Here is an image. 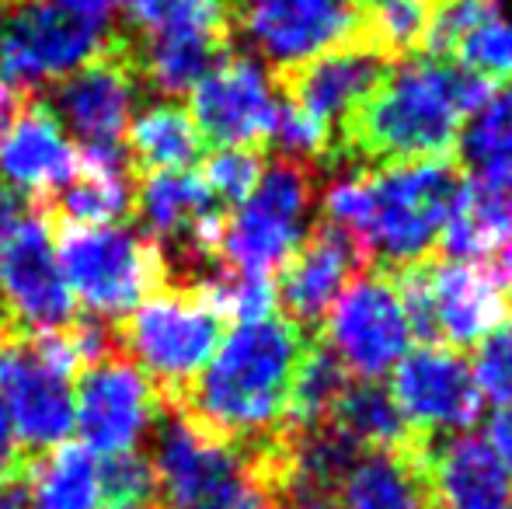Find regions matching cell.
I'll return each mask as SVG.
<instances>
[{
    "label": "cell",
    "instance_id": "cell-9",
    "mask_svg": "<svg viewBox=\"0 0 512 509\" xmlns=\"http://www.w3.org/2000/svg\"><path fill=\"white\" fill-rule=\"evenodd\" d=\"M46 91L49 95L42 102L53 109L56 123L81 143V154H126V129L133 123L143 84L119 28L112 25L102 53L91 56L84 67H77L74 74H67Z\"/></svg>",
    "mask_w": 512,
    "mask_h": 509
},
{
    "label": "cell",
    "instance_id": "cell-20",
    "mask_svg": "<svg viewBox=\"0 0 512 509\" xmlns=\"http://www.w3.org/2000/svg\"><path fill=\"white\" fill-rule=\"evenodd\" d=\"M425 475L436 509H512V478L481 436L432 433Z\"/></svg>",
    "mask_w": 512,
    "mask_h": 509
},
{
    "label": "cell",
    "instance_id": "cell-30",
    "mask_svg": "<svg viewBox=\"0 0 512 509\" xmlns=\"http://www.w3.org/2000/svg\"><path fill=\"white\" fill-rule=\"evenodd\" d=\"M471 370L481 398L495 401L499 408L512 405V318L478 342Z\"/></svg>",
    "mask_w": 512,
    "mask_h": 509
},
{
    "label": "cell",
    "instance_id": "cell-10",
    "mask_svg": "<svg viewBox=\"0 0 512 509\" xmlns=\"http://www.w3.org/2000/svg\"><path fill=\"white\" fill-rule=\"evenodd\" d=\"M317 339L342 360L352 381H380L411 346L398 286L384 269H363L324 318Z\"/></svg>",
    "mask_w": 512,
    "mask_h": 509
},
{
    "label": "cell",
    "instance_id": "cell-29",
    "mask_svg": "<svg viewBox=\"0 0 512 509\" xmlns=\"http://www.w3.org/2000/svg\"><path fill=\"white\" fill-rule=\"evenodd\" d=\"M265 168V154L262 150H244V147H223L216 154L206 157L203 164V182L209 185L216 199L223 206H241L251 196L258 175Z\"/></svg>",
    "mask_w": 512,
    "mask_h": 509
},
{
    "label": "cell",
    "instance_id": "cell-27",
    "mask_svg": "<svg viewBox=\"0 0 512 509\" xmlns=\"http://www.w3.org/2000/svg\"><path fill=\"white\" fill-rule=\"evenodd\" d=\"M492 21H499V4L495 0H446V4H436L429 14V28H425L418 56L453 63L464 39H471L478 28L492 25Z\"/></svg>",
    "mask_w": 512,
    "mask_h": 509
},
{
    "label": "cell",
    "instance_id": "cell-18",
    "mask_svg": "<svg viewBox=\"0 0 512 509\" xmlns=\"http://www.w3.org/2000/svg\"><path fill=\"white\" fill-rule=\"evenodd\" d=\"M391 398L418 433L471 429L481 415V391L464 353L446 346H415L394 363Z\"/></svg>",
    "mask_w": 512,
    "mask_h": 509
},
{
    "label": "cell",
    "instance_id": "cell-3",
    "mask_svg": "<svg viewBox=\"0 0 512 509\" xmlns=\"http://www.w3.org/2000/svg\"><path fill=\"white\" fill-rule=\"evenodd\" d=\"M359 175L366 182V220L359 227V241L373 269L394 272L436 255L453 199L464 182L460 157H436Z\"/></svg>",
    "mask_w": 512,
    "mask_h": 509
},
{
    "label": "cell",
    "instance_id": "cell-5",
    "mask_svg": "<svg viewBox=\"0 0 512 509\" xmlns=\"http://www.w3.org/2000/svg\"><path fill=\"white\" fill-rule=\"evenodd\" d=\"M63 276L91 318H122L168 286V265L140 227H53Z\"/></svg>",
    "mask_w": 512,
    "mask_h": 509
},
{
    "label": "cell",
    "instance_id": "cell-35",
    "mask_svg": "<svg viewBox=\"0 0 512 509\" xmlns=\"http://www.w3.org/2000/svg\"><path fill=\"white\" fill-rule=\"evenodd\" d=\"M32 496H28V471L0 482V509H28Z\"/></svg>",
    "mask_w": 512,
    "mask_h": 509
},
{
    "label": "cell",
    "instance_id": "cell-13",
    "mask_svg": "<svg viewBox=\"0 0 512 509\" xmlns=\"http://www.w3.org/2000/svg\"><path fill=\"white\" fill-rule=\"evenodd\" d=\"M77 374L81 381L74 394V426L81 429L84 447L102 454L136 450V443L161 419V391L122 353L88 363Z\"/></svg>",
    "mask_w": 512,
    "mask_h": 509
},
{
    "label": "cell",
    "instance_id": "cell-19",
    "mask_svg": "<svg viewBox=\"0 0 512 509\" xmlns=\"http://www.w3.org/2000/svg\"><path fill=\"white\" fill-rule=\"evenodd\" d=\"M81 168V150L56 123L42 95L21 98L0 116V182L21 199H46Z\"/></svg>",
    "mask_w": 512,
    "mask_h": 509
},
{
    "label": "cell",
    "instance_id": "cell-6",
    "mask_svg": "<svg viewBox=\"0 0 512 509\" xmlns=\"http://www.w3.org/2000/svg\"><path fill=\"white\" fill-rule=\"evenodd\" d=\"M112 25L53 0H0V95H42L105 49Z\"/></svg>",
    "mask_w": 512,
    "mask_h": 509
},
{
    "label": "cell",
    "instance_id": "cell-33",
    "mask_svg": "<svg viewBox=\"0 0 512 509\" xmlns=\"http://www.w3.org/2000/svg\"><path fill=\"white\" fill-rule=\"evenodd\" d=\"M488 447L495 450V457L502 461L506 475L512 478V405H502L488 422Z\"/></svg>",
    "mask_w": 512,
    "mask_h": 509
},
{
    "label": "cell",
    "instance_id": "cell-4",
    "mask_svg": "<svg viewBox=\"0 0 512 509\" xmlns=\"http://www.w3.org/2000/svg\"><path fill=\"white\" fill-rule=\"evenodd\" d=\"M227 314L199 286H164L115 325L119 353L143 370L161 398H175L213 360L227 332Z\"/></svg>",
    "mask_w": 512,
    "mask_h": 509
},
{
    "label": "cell",
    "instance_id": "cell-12",
    "mask_svg": "<svg viewBox=\"0 0 512 509\" xmlns=\"http://www.w3.org/2000/svg\"><path fill=\"white\" fill-rule=\"evenodd\" d=\"M432 346L467 353L488 332L512 318V286L495 258H443L425 262Z\"/></svg>",
    "mask_w": 512,
    "mask_h": 509
},
{
    "label": "cell",
    "instance_id": "cell-8",
    "mask_svg": "<svg viewBox=\"0 0 512 509\" xmlns=\"http://www.w3.org/2000/svg\"><path fill=\"white\" fill-rule=\"evenodd\" d=\"M81 370V356L70 328L49 335H25L7 360L0 387L11 426L25 454L39 457L60 447L74 429V391L70 381Z\"/></svg>",
    "mask_w": 512,
    "mask_h": 509
},
{
    "label": "cell",
    "instance_id": "cell-28",
    "mask_svg": "<svg viewBox=\"0 0 512 509\" xmlns=\"http://www.w3.org/2000/svg\"><path fill=\"white\" fill-rule=\"evenodd\" d=\"M102 475V506L105 509H133V506H154L157 482L154 464L140 450H122L108 454L105 464H98Z\"/></svg>",
    "mask_w": 512,
    "mask_h": 509
},
{
    "label": "cell",
    "instance_id": "cell-16",
    "mask_svg": "<svg viewBox=\"0 0 512 509\" xmlns=\"http://www.w3.org/2000/svg\"><path fill=\"white\" fill-rule=\"evenodd\" d=\"M363 269H370L363 241L328 220H317L276 269L279 279L272 286L283 318L317 339L335 300Z\"/></svg>",
    "mask_w": 512,
    "mask_h": 509
},
{
    "label": "cell",
    "instance_id": "cell-37",
    "mask_svg": "<svg viewBox=\"0 0 512 509\" xmlns=\"http://www.w3.org/2000/svg\"><path fill=\"white\" fill-rule=\"evenodd\" d=\"M286 509H342V506H338V499L321 496V499H300V503H290Z\"/></svg>",
    "mask_w": 512,
    "mask_h": 509
},
{
    "label": "cell",
    "instance_id": "cell-21",
    "mask_svg": "<svg viewBox=\"0 0 512 509\" xmlns=\"http://www.w3.org/2000/svg\"><path fill=\"white\" fill-rule=\"evenodd\" d=\"M415 433L401 450H359L338 485L342 509H436L425 475V440Z\"/></svg>",
    "mask_w": 512,
    "mask_h": 509
},
{
    "label": "cell",
    "instance_id": "cell-26",
    "mask_svg": "<svg viewBox=\"0 0 512 509\" xmlns=\"http://www.w3.org/2000/svg\"><path fill=\"white\" fill-rule=\"evenodd\" d=\"M363 18V35L370 46L384 49L394 60L418 56L429 28V0H352Z\"/></svg>",
    "mask_w": 512,
    "mask_h": 509
},
{
    "label": "cell",
    "instance_id": "cell-22",
    "mask_svg": "<svg viewBox=\"0 0 512 509\" xmlns=\"http://www.w3.org/2000/svg\"><path fill=\"white\" fill-rule=\"evenodd\" d=\"M206 140L178 102L147 105L126 129V157L136 178L157 171H189L203 161Z\"/></svg>",
    "mask_w": 512,
    "mask_h": 509
},
{
    "label": "cell",
    "instance_id": "cell-14",
    "mask_svg": "<svg viewBox=\"0 0 512 509\" xmlns=\"http://www.w3.org/2000/svg\"><path fill=\"white\" fill-rule=\"evenodd\" d=\"M237 32L272 63V74L328 49L366 42L352 0H237Z\"/></svg>",
    "mask_w": 512,
    "mask_h": 509
},
{
    "label": "cell",
    "instance_id": "cell-38",
    "mask_svg": "<svg viewBox=\"0 0 512 509\" xmlns=\"http://www.w3.org/2000/svg\"><path fill=\"white\" fill-rule=\"evenodd\" d=\"M429 4H432V7H436V4H446V0H429Z\"/></svg>",
    "mask_w": 512,
    "mask_h": 509
},
{
    "label": "cell",
    "instance_id": "cell-2",
    "mask_svg": "<svg viewBox=\"0 0 512 509\" xmlns=\"http://www.w3.org/2000/svg\"><path fill=\"white\" fill-rule=\"evenodd\" d=\"M314 335L300 332L283 314L244 321L220 342L213 360L192 377L185 391L168 398L196 429L230 447L272 436L283 426L297 370Z\"/></svg>",
    "mask_w": 512,
    "mask_h": 509
},
{
    "label": "cell",
    "instance_id": "cell-32",
    "mask_svg": "<svg viewBox=\"0 0 512 509\" xmlns=\"http://www.w3.org/2000/svg\"><path fill=\"white\" fill-rule=\"evenodd\" d=\"M28 464H32V454H25V447H21L18 433H14V426H11L4 398H0V482L14 475H25Z\"/></svg>",
    "mask_w": 512,
    "mask_h": 509
},
{
    "label": "cell",
    "instance_id": "cell-31",
    "mask_svg": "<svg viewBox=\"0 0 512 509\" xmlns=\"http://www.w3.org/2000/svg\"><path fill=\"white\" fill-rule=\"evenodd\" d=\"M453 63L474 70V74L492 77V81H512V28L502 25V21L478 28L471 39H464Z\"/></svg>",
    "mask_w": 512,
    "mask_h": 509
},
{
    "label": "cell",
    "instance_id": "cell-11",
    "mask_svg": "<svg viewBox=\"0 0 512 509\" xmlns=\"http://www.w3.org/2000/svg\"><path fill=\"white\" fill-rule=\"evenodd\" d=\"M77 300L56 255L53 224L28 213L0 241V314L21 335H49L74 325Z\"/></svg>",
    "mask_w": 512,
    "mask_h": 509
},
{
    "label": "cell",
    "instance_id": "cell-23",
    "mask_svg": "<svg viewBox=\"0 0 512 509\" xmlns=\"http://www.w3.org/2000/svg\"><path fill=\"white\" fill-rule=\"evenodd\" d=\"M35 509H105L98 457L84 443H60L28 464Z\"/></svg>",
    "mask_w": 512,
    "mask_h": 509
},
{
    "label": "cell",
    "instance_id": "cell-34",
    "mask_svg": "<svg viewBox=\"0 0 512 509\" xmlns=\"http://www.w3.org/2000/svg\"><path fill=\"white\" fill-rule=\"evenodd\" d=\"M53 4L67 7V11L81 14V18H91V21H102V25H115L112 14L122 0H53Z\"/></svg>",
    "mask_w": 512,
    "mask_h": 509
},
{
    "label": "cell",
    "instance_id": "cell-7",
    "mask_svg": "<svg viewBox=\"0 0 512 509\" xmlns=\"http://www.w3.org/2000/svg\"><path fill=\"white\" fill-rule=\"evenodd\" d=\"M314 175V164L283 154L262 168L251 196L227 213L220 241L223 269L272 279V272L307 234L304 224L317 192Z\"/></svg>",
    "mask_w": 512,
    "mask_h": 509
},
{
    "label": "cell",
    "instance_id": "cell-25",
    "mask_svg": "<svg viewBox=\"0 0 512 509\" xmlns=\"http://www.w3.org/2000/svg\"><path fill=\"white\" fill-rule=\"evenodd\" d=\"M115 25L126 35L199 32L234 42L237 0H126Z\"/></svg>",
    "mask_w": 512,
    "mask_h": 509
},
{
    "label": "cell",
    "instance_id": "cell-36",
    "mask_svg": "<svg viewBox=\"0 0 512 509\" xmlns=\"http://www.w3.org/2000/svg\"><path fill=\"white\" fill-rule=\"evenodd\" d=\"M25 339V335L18 332V328L11 325V321L0 314V374H4V367H7V360H11V353H14V346Z\"/></svg>",
    "mask_w": 512,
    "mask_h": 509
},
{
    "label": "cell",
    "instance_id": "cell-39",
    "mask_svg": "<svg viewBox=\"0 0 512 509\" xmlns=\"http://www.w3.org/2000/svg\"><path fill=\"white\" fill-rule=\"evenodd\" d=\"M133 509H157V506H133Z\"/></svg>",
    "mask_w": 512,
    "mask_h": 509
},
{
    "label": "cell",
    "instance_id": "cell-17",
    "mask_svg": "<svg viewBox=\"0 0 512 509\" xmlns=\"http://www.w3.org/2000/svg\"><path fill=\"white\" fill-rule=\"evenodd\" d=\"M394 56L370 42H349V46L328 49L297 67L272 74L276 95L314 119L331 136V157H335V136L352 109L377 88L394 67Z\"/></svg>",
    "mask_w": 512,
    "mask_h": 509
},
{
    "label": "cell",
    "instance_id": "cell-24",
    "mask_svg": "<svg viewBox=\"0 0 512 509\" xmlns=\"http://www.w3.org/2000/svg\"><path fill=\"white\" fill-rule=\"evenodd\" d=\"M331 426L342 429L363 450H401L418 433L405 422L391 391L380 381H352L331 412Z\"/></svg>",
    "mask_w": 512,
    "mask_h": 509
},
{
    "label": "cell",
    "instance_id": "cell-15",
    "mask_svg": "<svg viewBox=\"0 0 512 509\" xmlns=\"http://www.w3.org/2000/svg\"><path fill=\"white\" fill-rule=\"evenodd\" d=\"M189 116L206 143L213 147L262 150L272 140L276 126V84L262 63L230 49L220 63L189 91Z\"/></svg>",
    "mask_w": 512,
    "mask_h": 509
},
{
    "label": "cell",
    "instance_id": "cell-1",
    "mask_svg": "<svg viewBox=\"0 0 512 509\" xmlns=\"http://www.w3.org/2000/svg\"><path fill=\"white\" fill-rule=\"evenodd\" d=\"M499 88L502 81L450 60H398L338 126L331 164H342L345 171H387L457 157L464 126Z\"/></svg>",
    "mask_w": 512,
    "mask_h": 509
}]
</instances>
